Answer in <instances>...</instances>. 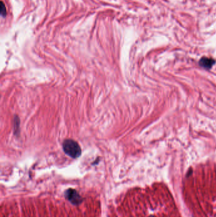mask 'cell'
<instances>
[{"label": "cell", "instance_id": "cell-1", "mask_svg": "<svg viewBox=\"0 0 216 217\" xmlns=\"http://www.w3.org/2000/svg\"><path fill=\"white\" fill-rule=\"evenodd\" d=\"M64 152L72 158H77L81 154V149L79 145L72 139L65 140L63 143Z\"/></svg>", "mask_w": 216, "mask_h": 217}, {"label": "cell", "instance_id": "cell-2", "mask_svg": "<svg viewBox=\"0 0 216 217\" xmlns=\"http://www.w3.org/2000/svg\"><path fill=\"white\" fill-rule=\"evenodd\" d=\"M65 198L74 205H79L82 202V197L74 189H69L65 192Z\"/></svg>", "mask_w": 216, "mask_h": 217}, {"label": "cell", "instance_id": "cell-3", "mask_svg": "<svg viewBox=\"0 0 216 217\" xmlns=\"http://www.w3.org/2000/svg\"><path fill=\"white\" fill-rule=\"evenodd\" d=\"M0 9H1V15L3 17H5L6 15V7L3 2H1V7H0Z\"/></svg>", "mask_w": 216, "mask_h": 217}, {"label": "cell", "instance_id": "cell-4", "mask_svg": "<svg viewBox=\"0 0 216 217\" xmlns=\"http://www.w3.org/2000/svg\"><path fill=\"white\" fill-rule=\"evenodd\" d=\"M149 217H155V216H150Z\"/></svg>", "mask_w": 216, "mask_h": 217}]
</instances>
